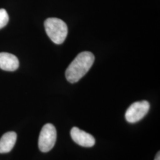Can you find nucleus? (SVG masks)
Listing matches in <instances>:
<instances>
[{
  "instance_id": "f257e3e1",
  "label": "nucleus",
  "mask_w": 160,
  "mask_h": 160,
  "mask_svg": "<svg viewBox=\"0 0 160 160\" xmlns=\"http://www.w3.org/2000/svg\"><path fill=\"white\" fill-rule=\"evenodd\" d=\"M95 58L90 52L84 51L79 53L70 63L65 72L67 81L71 83L78 82L91 68Z\"/></svg>"
},
{
  "instance_id": "f03ea898",
  "label": "nucleus",
  "mask_w": 160,
  "mask_h": 160,
  "mask_svg": "<svg viewBox=\"0 0 160 160\" xmlns=\"http://www.w3.org/2000/svg\"><path fill=\"white\" fill-rule=\"evenodd\" d=\"M46 33L55 44H62L67 38L68 27L62 20L58 18H48L44 23Z\"/></svg>"
},
{
  "instance_id": "7ed1b4c3",
  "label": "nucleus",
  "mask_w": 160,
  "mask_h": 160,
  "mask_svg": "<svg viewBox=\"0 0 160 160\" xmlns=\"http://www.w3.org/2000/svg\"><path fill=\"white\" fill-rule=\"evenodd\" d=\"M57 130L52 124L48 123L42 128L40 132L38 145L43 152L51 151L54 147L57 141Z\"/></svg>"
},
{
  "instance_id": "20e7f679",
  "label": "nucleus",
  "mask_w": 160,
  "mask_h": 160,
  "mask_svg": "<svg viewBox=\"0 0 160 160\" xmlns=\"http://www.w3.org/2000/svg\"><path fill=\"white\" fill-rule=\"evenodd\" d=\"M150 108L147 101L137 102L132 104L126 110V120L129 123H136L141 120L148 113Z\"/></svg>"
},
{
  "instance_id": "39448f33",
  "label": "nucleus",
  "mask_w": 160,
  "mask_h": 160,
  "mask_svg": "<svg viewBox=\"0 0 160 160\" xmlns=\"http://www.w3.org/2000/svg\"><path fill=\"white\" fill-rule=\"evenodd\" d=\"M71 137L75 143L84 147H92L96 142L94 138L92 135L77 127H74L71 129Z\"/></svg>"
},
{
  "instance_id": "423d86ee",
  "label": "nucleus",
  "mask_w": 160,
  "mask_h": 160,
  "mask_svg": "<svg viewBox=\"0 0 160 160\" xmlns=\"http://www.w3.org/2000/svg\"><path fill=\"white\" fill-rule=\"evenodd\" d=\"M19 67L18 59L12 53H0V68L7 71H14Z\"/></svg>"
},
{
  "instance_id": "0eeeda50",
  "label": "nucleus",
  "mask_w": 160,
  "mask_h": 160,
  "mask_svg": "<svg viewBox=\"0 0 160 160\" xmlns=\"http://www.w3.org/2000/svg\"><path fill=\"white\" fill-rule=\"evenodd\" d=\"M17 140V134L14 132H8L0 139V153H7L12 151Z\"/></svg>"
},
{
  "instance_id": "6e6552de",
  "label": "nucleus",
  "mask_w": 160,
  "mask_h": 160,
  "mask_svg": "<svg viewBox=\"0 0 160 160\" xmlns=\"http://www.w3.org/2000/svg\"><path fill=\"white\" fill-rule=\"evenodd\" d=\"M9 21V16L5 9H0V29L4 28Z\"/></svg>"
},
{
  "instance_id": "1a4fd4ad",
  "label": "nucleus",
  "mask_w": 160,
  "mask_h": 160,
  "mask_svg": "<svg viewBox=\"0 0 160 160\" xmlns=\"http://www.w3.org/2000/svg\"><path fill=\"white\" fill-rule=\"evenodd\" d=\"M155 160H160V152H158L157 153V154L156 155V157L155 158Z\"/></svg>"
}]
</instances>
